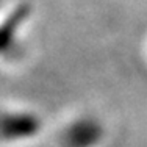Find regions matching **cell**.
<instances>
[{
	"instance_id": "7a4b0ae2",
	"label": "cell",
	"mask_w": 147,
	"mask_h": 147,
	"mask_svg": "<svg viewBox=\"0 0 147 147\" xmlns=\"http://www.w3.org/2000/svg\"><path fill=\"white\" fill-rule=\"evenodd\" d=\"M103 135V127L97 119L82 116L64 127L61 131V144L64 147H97Z\"/></svg>"
},
{
	"instance_id": "3957f363",
	"label": "cell",
	"mask_w": 147,
	"mask_h": 147,
	"mask_svg": "<svg viewBox=\"0 0 147 147\" xmlns=\"http://www.w3.org/2000/svg\"><path fill=\"white\" fill-rule=\"evenodd\" d=\"M27 13H28L27 6H20L11 16L6 17L5 22L0 24V52H6L14 44L17 31H19L20 25L25 20Z\"/></svg>"
},
{
	"instance_id": "6da1fadb",
	"label": "cell",
	"mask_w": 147,
	"mask_h": 147,
	"mask_svg": "<svg viewBox=\"0 0 147 147\" xmlns=\"http://www.w3.org/2000/svg\"><path fill=\"white\" fill-rule=\"evenodd\" d=\"M41 131H42V119L33 111H0V142L20 144L34 139Z\"/></svg>"
}]
</instances>
